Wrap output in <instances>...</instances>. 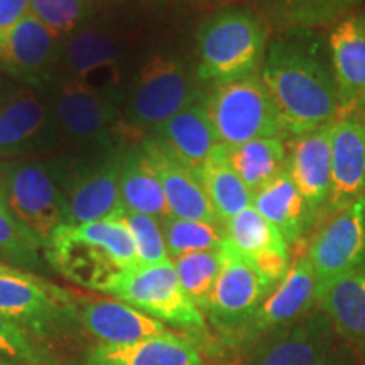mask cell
I'll return each mask as SVG.
<instances>
[{"mask_svg": "<svg viewBox=\"0 0 365 365\" xmlns=\"http://www.w3.org/2000/svg\"><path fill=\"white\" fill-rule=\"evenodd\" d=\"M259 75L286 134H307L336 120L339 91L331 61L312 29H291L286 38L272 41Z\"/></svg>", "mask_w": 365, "mask_h": 365, "instance_id": "6da1fadb", "label": "cell"}, {"mask_svg": "<svg viewBox=\"0 0 365 365\" xmlns=\"http://www.w3.org/2000/svg\"><path fill=\"white\" fill-rule=\"evenodd\" d=\"M46 259L66 279L103 293L112 279L139 264L124 222H90L61 225L44 247Z\"/></svg>", "mask_w": 365, "mask_h": 365, "instance_id": "7a4b0ae2", "label": "cell"}, {"mask_svg": "<svg viewBox=\"0 0 365 365\" xmlns=\"http://www.w3.org/2000/svg\"><path fill=\"white\" fill-rule=\"evenodd\" d=\"M266 51L267 27L261 17L250 9L227 7L200 27L196 76L217 85L257 75Z\"/></svg>", "mask_w": 365, "mask_h": 365, "instance_id": "3957f363", "label": "cell"}, {"mask_svg": "<svg viewBox=\"0 0 365 365\" xmlns=\"http://www.w3.org/2000/svg\"><path fill=\"white\" fill-rule=\"evenodd\" d=\"M66 180L68 164L61 159L0 161V193L43 249L66 223Z\"/></svg>", "mask_w": 365, "mask_h": 365, "instance_id": "277c9868", "label": "cell"}, {"mask_svg": "<svg viewBox=\"0 0 365 365\" xmlns=\"http://www.w3.org/2000/svg\"><path fill=\"white\" fill-rule=\"evenodd\" d=\"M205 93L207 91L200 88L198 76L181 59L164 54L149 59L124 100V143L130 145L143 140Z\"/></svg>", "mask_w": 365, "mask_h": 365, "instance_id": "5b68a950", "label": "cell"}, {"mask_svg": "<svg viewBox=\"0 0 365 365\" xmlns=\"http://www.w3.org/2000/svg\"><path fill=\"white\" fill-rule=\"evenodd\" d=\"M51 100L59 140L78 149L83 154L80 161L127 148L122 137L124 98L78 80L63 78L51 90Z\"/></svg>", "mask_w": 365, "mask_h": 365, "instance_id": "8992f818", "label": "cell"}, {"mask_svg": "<svg viewBox=\"0 0 365 365\" xmlns=\"http://www.w3.org/2000/svg\"><path fill=\"white\" fill-rule=\"evenodd\" d=\"M205 105L223 145H239L269 137L284 139L287 135L279 110L259 73L213 85L207 91Z\"/></svg>", "mask_w": 365, "mask_h": 365, "instance_id": "52a82bcc", "label": "cell"}, {"mask_svg": "<svg viewBox=\"0 0 365 365\" xmlns=\"http://www.w3.org/2000/svg\"><path fill=\"white\" fill-rule=\"evenodd\" d=\"M103 293L168 325L185 330L205 327L202 309L185 293L171 259L127 269L113 277Z\"/></svg>", "mask_w": 365, "mask_h": 365, "instance_id": "ba28073f", "label": "cell"}, {"mask_svg": "<svg viewBox=\"0 0 365 365\" xmlns=\"http://www.w3.org/2000/svg\"><path fill=\"white\" fill-rule=\"evenodd\" d=\"M252 346L242 365H359L352 346L319 309Z\"/></svg>", "mask_w": 365, "mask_h": 365, "instance_id": "9c48e42d", "label": "cell"}, {"mask_svg": "<svg viewBox=\"0 0 365 365\" xmlns=\"http://www.w3.org/2000/svg\"><path fill=\"white\" fill-rule=\"evenodd\" d=\"M0 314L38 340L53 339L80 323L78 307L68 291L21 269L0 272Z\"/></svg>", "mask_w": 365, "mask_h": 365, "instance_id": "30bf717a", "label": "cell"}, {"mask_svg": "<svg viewBox=\"0 0 365 365\" xmlns=\"http://www.w3.org/2000/svg\"><path fill=\"white\" fill-rule=\"evenodd\" d=\"M125 148L112 149L102 156L68 163L66 223L113 220L124 212L120 200V161Z\"/></svg>", "mask_w": 365, "mask_h": 365, "instance_id": "8fae6325", "label": "cell"}, {"mask_svg": "<svg viewBox=\"0 0 365 365\" xmlns=\"http://www.w3.org/2000/svg\"><path fill=\"white\" fill-rule=\"evenodd\" d=\"M317 279V296L328 284L365 262V198L331 212L308 249Z\"/></svg>", "mask_w": 365, "mask_h": 365, "instance_id": "7c38bea8", "label": "cell"}, {"mask_svg": "<svg viewBox=\"0 0 365 365\" xmlns=\"http://www.w3.org/2000/svg\"><path fill=\"white\" fill-rule=\"evenodd\" d=\"M48 88L22 85L0 103V158L43 153L59 143Z\"/></svg>", "mask_w": 365, "mask_h": 365, "instance_id": "4fadbf2b", "label": "cell"}, {"mask_svg": "<svg viewBox=\"0 0 365 365\" xmlns=\"http://www.w3.org/2000/svg\"><path fill=\"white\" fill-rule=\"evenodd\" d=\"M223 266L213 287L208 317L228 340L235 336L264 299L276 289L249 261L223 244Z\"/></svg>", "mask_w": 365, "mask_h": 365, "instance_id": "5bb4252c", "label": "cell"}, {"mask_svg": "<svg viewBox=\"0 0 365 365\" xmlns=\"http://www.w3.org/2000/svg\"><path fill=\"white\" fill-rule=\"evenodd\" d=\"M317 303V279L308 255H301L291 264L281 284L264 299L254 317L235 333L230 341L237 345H254L264 336L293 325L312 312Z\"/></svg>", "mask_w": 365, "mask_h": 365, "instance_id": "9a60e30c", "label": "cell"}, {"mask_svg": "<svg viewBox=\"0 0 365 365\" xmlns=\"http://www.w3.org/2000/svg\"><path fill=\"white\" fill-rule=\"evenodd\" d=\"M6 59L4 71L33 88H48L61 63L59 36L33 14H27L4 34Z\"/></svg>", "mask_w": 365, "mask_h": 365, "instance_id": "2e32d148", "label": "cell"}, {"mask_svg": "<svg viewBox=\"0 0 365 365\" xmlns=\"http://www.w3.org/2000/svg\"><path fill=\"white\" fill-rule=\"evenodd\" d=\"M365 195V103L336 115L331 129V191L325 210L336 212Z\"/></svg>", "mask_w": 365, "mask_h": 365, "instance_id": "e0dca14e", "label": "cell"}, {"mask_svg": "<svg viewBox=\"0 0 365 365\" xmlns=\"http://www.w3.org/2000/svg\"><path fill=\"white\" fill-rule=\"evenodd\" d=\"M223 228L228 247L252 264L272 286H279L291 267L289 245L279 230L254 207L237 213Z\"/></svg>", "mask_w": 365, "mask_h": 365, "instance_id": "ac0fdd59", "label": "cell"}, {"mask_svg": "<svg viewBox=\"0 0 365 365\" xmlns=\"http://www.w3.org/2000/svg\"><path fill=\"white\" fill-rule=\"evenodd\" d=\"M66 78L124 98L120 90V46L105 31L78 29L61 44ZM125 100V98H124Z\"/></svg>", "mask_w": 365, "mask_h": 365, "instance_id": "d6986e66", "label": "cell"}, {"mask_svg": "<svg viewBox=\"0 0 365 365\" xmlns=\"http://www.w3.org/2000/svg\"><path fill=\"white\" fill-rule=\"evenodd\" d=\"M164 191L171 217L182 220L222 223L196 173L178 161L153 137L140 140Z\"/></svg>", "mask_w": 365, "mask_h": 365, "instance_id": "ffe728a7", "label": "cell"}, {"mask_svg": "<svg viewBox=\"0 0 365 365\" xmlns=\"http://www.w3.org/2000/svg\"><path fill=\"white\" fill-rule=\"evenodd\" d=\"M331 124L294 135L286 149L287 171L314 215H322L331 191Z\"/></svg>", "mask_w": 365, "mask_h": 365, "instance_id": "44dd1931", "label": "cell"}, {"mask_svg": "<svg viewBox=\"0 0 365 365\" xmlns=\"http://www.w3.org/2000/svg\"><path fill=\"white\" fill-rule=\"evenodd\" d=\"M78 319L90 335L108 345H130L170 333L163 322L118 299L83 301Z\"/></svg>", "mask_w": 365, "mask_h": 365, "instance_id": "7402d4cb", "label": "cell"}, {"mask_svg": "<svg viewBox=\"0 0 365 365\" xmlns=\"http://www.w3.org/2000/svg\"><path fill=\"white\" fill-rule=\"evenodd\" d=\"M205 98L207 93L148 135L156 139L168 153L196 175L220 145L215 127L210 120Z\"/></svg>", "mask_w": 365, "mask_h": 365, "instance_id": "603a6c76", "label": "cell"}, {"mask_svg": "<svg viewBox=\"0 0 365 365\" xmlns=\"http://www.w3.org/2000/svg\"><path fill=\"white\" fill-rule=\"evenodd\" d=\"M330 61L339 91V113L365 103V14L345 17L331 31Z\"/></svg>", "mask_w": 365, "mask_h": 365, "instance_id": "cb8c5ba5", "label": "cell"}, {"mask_svg": "<svg viewBox=\"0 0 365 365\" xmlns=\"http://www.w3.org/2000/svg\"><path fill=\"white\" fill-rule=\"evenodd\" d=\"M319 312L352 349L365 350V267L345 274L317 296Z\"/></svg>", "mask_w": 365, "mask_h": 365, "instance_id": "d4e9b609", "label": "cell"}, {"mask_svg": "<svg viewBox=\"0 0 365 365\" xmlns=\"http://www.w3.org/2000/svg\"><path fill=\"white\" fill-rule=\"evenodd\" d=\"M252 207L279 230L287 245L301 240L318 218L304 202L287 168L254 195Z\"/></svg>", "mask_w": 365, "mask_h": 365, "instance_id": "484cf974", "label": "cell"}, {"mask_svg": "<svg viewBox=\"0 0 365 365\" xmlns=\"http://www.w3.org/2000/svg\"><path fill=\"white\" fill-rule=\"evenodd\" d=\"M86 365H203V362L188 340L170 331L130 345H95Z\"/></svg>", "mask_w": 365, "mask_h": 365, "instance_id": "4316f807", "label": "cell"}, {"mask_svg": "<svg viewBox=\"0 0 365 365\" xmlns=\"http://www.w3.org/2000/svg\"><path fill=\"white\" fill-rule=\"evenodd\" d=\"M118 188L124 212L149 215L158 220L171 217L161 182L140 140L127 145L122 153Z\"/></svg>", "mask_w": 365, "mask_h": 365, "instance_id": "83f0119b", "label": "cell"}, {"mask_svg": "<svg viewBox=\"0 0 365 365\" xmlns=\"http://www.w3.org/2000/svg\"><path fill=\"white\" fill-rule=\"evenodd\" d=\"M223 154L232 170L239 175L252 195L276 180L287 168V154L282 137L255 139L239 145H223Z\"/></svg>", "mask_w": 365, "mask_h": 365, "instance_id": "f1b7e54d", "label": "cell"}, {"mask_svg": "<svg viewBox=\"0 0 365 365\" xmlns=\"http://www.w3.org/2000/svg\"><path fill=\"white\" fill-rule=\"evenodd\" d=\"M198 178L222 223L228 222L245 208L252 207V191L244 185V181L227 163L222 144L203 164L202 170L198 171Z\"/></svg>", "mask_w": 365, "mask_h": 365, "instance_id": "f546056e", "label": "cell"}, {"mask_svg": "<svg viewBox=\"0 0 365 365\" xmlns=\"http://www.w3.org/2000/svg\"><path fill=\"white\" fill-rule=\"evenodd\" d=\"M277 24L289 29H314L339 21L359 0H262Z\"/></svg>", "mask_w": 365, "mask_h": 365, "instance_id": "4dcf8cb0", "label": "cell"}, {"mask_svg": "<svg viewBox=\"0 0 365 365\" xmlns=\"http://www.w3.org/2000/svg\"><path fill=\"white\" fill-rule=\"evenodd\" d=\"M173 264L185 293L196 307L207 313L213 287L223 266V249L181 255Z\"/></svg>", "mask_w": 365, "mask_h": 365, "instance_id": "1f68e13d", "label": "cell"}, {"mask_svg": "<svg viewBox=\"0 0 365 365\" xmlns=\"http://www.w3.org/2000/svg\"><path fill=\"white\" fill-rule=\"evenodd\" d=\"M164 242L171 261L181 255L203 250H218L225 244L223 223H208L196 220H182L166 217L161 220Z\"/></svg>", "mask_w": 365, "mask_h": 365, "instance_id": "d6a6232c", "label": "cell"}, {"mask_svg": "<svg viewBox=\"0 0 365 365\" xmlns=\"http://www.w3.org/2000/svg\"><path fill=\"white\" fill-rule=\"evenodd\" d=\"M43 245L22 223L12 215L0 193V257L12 267H41L39 250Z\"/></svg>", "mask_w": 365, "mask_h": 365, "instance_id": "836d02e7", "label": "cell"}, {"mask_svg": "<svg viewBox=\"0 0 365 365\" xmlns=\"http://www.w3.org/2000/svg\"><path fill=\"white\" fill-rule=\"evenodd\" d=\"M91 11L93 0H29V14L58 36L78 31Z\"/></svg>", "mask_w": 365, "mask_h": 365, "instance_id": "e575fe53", "label": "cell"}, {"mask_svg": "<svg viewBox=\"0 0 365 365\" xmlns=\"http://www.w3.org/2000/svg\"><path fill=\"white\" fill-rule=\"evenodd\" d=\"M117 218L124 222L127 230L130 232L139 264H158L170 259L166 242H164L161 220L130 212H122Z\"/></svg>", "mask_w": 365, "mask_h": 365, "instance_id": "d590c367", "label": "cell"}, {"mask_svg": "<svg viewBox=\"0 0 365 365\" xmlns=\"http://www.w3.org/2000/svg\"><path fill=\"white\" fill-rule=\"evenodd\" d=\"M48 354L24 328L0 314V364L46 365Z\"/></svg>", "mask_w": 365, "mask_h": 365, "instance_id": "8d00e7d4", "label": "cell"}, {"mask_svg": "<svg viewBox=\"0 0 365 365\" xmlns=\"http://www.w3.org/2000/svg\"><path fill=\"white\" fill-rule=\"evenodd\" d=\"M29 14V0H0V36Z\"/></svg>", "mask_w": 365, "mask_h": 365, "instance_id": "74e56055", "label": "cell"}, {"mask_svg": "<svg viewBox=\"0 0 365 365\" xmlns=\"http://www.w3.org/2000/svg\"><path fill=\"white\" fill-rule=\"evenodd\" d=\"M17 88H14V78L9 76L6 71H0V103L6 100L12 91H16Z\"/></svg>", "mask_w": 365, "mask_h": 365, "instance_id": "f35d334b", "label": "cell"}, {"mask_svg": "<svg viewBox=\"0 0 365 365\" xmlns=\"http://www.w3.org/2000/svg\"><path fill=\"white\" fill-rule=\"evenodd\" d=\"M4 59H6V39L0 36V65H4Z\"/></svg>", "mask_w": 365, "mask_h": 365, "instance_id": "ab89813d", "label": "cell"}, {"mask_svg": "<svg viewBox=\"0 0 365 365\" xmlns=\"http://www.w3.org/2000/svg\"><path fill=\"white\" fill-rule=\"evenodd\" d=\"M12 269H17V267H11L9 264H4L0 262V272H7V271H12Z\"/></svg>", "mask_w": 365, "mask_h": 365, "instance_id": "60d3db41", "label": "cell"}, {"mask_svg": "<svg viewBox=\"0 0 365 365\" xmlns=\"http://www.w3.org/2000/svg\"><path fill=\"white\" fill-rule=\"evenodd\" d=\"M0 365H6V364H0Z\"/></svg>", "mask_w": 365, "mask_h": 365, "instance_id": "b9f144b4", "label": "cell"}]
</instances>
